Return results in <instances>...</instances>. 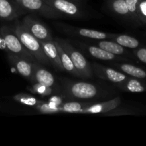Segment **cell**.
<instances>
[{
    "label": "cell",
    "instance_id": "obj_12",
    "mask_svg": "<svg viewBox=\"0 0 146 146\" xmlns=\"http://www.w3.org/2000/svg\"><path fill=\"white\" fill-rule=\"evenodd\" d=\"M121 98L116 96L110 99L99 102H89L83 109L82 114H102L115 109L121 104Z\"/></svg>",
    "mask_w": 146,
    "mask_h": 146
},
{
    "label": "cell",
    "instance_id": "obj_19",
    "mask_svg": "<svg viewBox=\"0 0 146 146\" xmlns=\"http://www.w3.org/2000/svg\"><path fill=\"white\" fill-rule=\"evenodd\" d=\"M115 88L119 91L130 93H141L146 91V82L145 80L129 76L125 81L120 84H114Z\"/></svg>",
    "mask_w": 146,
    "mask_h": 146
},
{
    "label": "cell",
    "instance_id": "obj_3",
    "mask_svg": "<svg viewBox=\"0 0 146 146\" xmlns=\"http://www.w3.org/2000/svg\"><path fill=\"white\" fill-rule=\"evenodd\" d=\"M54 40L57 41L70 56L76 70L80 75V78L88 79V78H93L94 74L92 69L91 64L87 61L81 51L74 46L69 41V39L56 37L54 38Z\"/></svg>",
    "mask_w": 146,
    "mask_h": 146
},
{
    "label": "cell",
    "instance_id": "obj_32",
    "mask_svg": "<svg viewBox=\"0 0 146 146\" xmlns=\"http://www.w3.org/2000/svg\"><path fill=\"white\" fill-rule=\"evenodd\" d=\"M0 109H1V106H0Z\"/></svg>",
    "mask_w": 146,
    "mask_h": 146
},
{
    "label": "cell",
    "instance_id": "obj_10",
    "mask_svg": "<svg viewBox=\"0 0 146 146\" xmlns=\"http://www.w3.org/2000/svg\"><path fill=\"white\" fill-rule=\"evenodd\" d=\"M91 66L94 75L100 79L111 83L113 85L122 83L129 77V76L115 68L105 66L98 63H92Z\"/></svg>",
    "mask_w": 146,
    "mask_h": 146
},
{
    "label": "cell",
    "instance_id": "obj_9",
    "mask_svg": "<svg viewBox=\"0 0 146 146\" xmlns=\"http://www.w3.org/2000/svg\"><path fill=\"white\" fill-rule=\"evenodd\" d=\"M20 21L23 27L40 41H48L54 39L52 33L49 27L33 14H25Z\"/></svg>",
    "mask_w": 146,
    "mask_h": 146
},
{
    "label": "cell",
    "instance_id": "obj_16",
    "mask_svg": "<svg viewBox=\"0 0 146 146\" xmlns=\"http://www.w3.org/2000/svg\"><path fill=\"white\" fill-rule=\"evenodd\" d=\"M40 83L44 85L54 88L56 92H60L58 80L55 78L54 76L50 71L46 69L44 65L39 62L34 63V82Z\"/></svg>",
    "mask_w": 146,
    "mask_h": 146
},
{
    "label": "cell",
    "instance_id": "obj_7",
    "mask_svg": "<svg viewBox=\"0 0 146 146\" xmlns=\"http://www.w3.org/2000/svg\"><path fill=\"white\" fill-rule=\"evenodd\" d=\"M69 41L74 46L77 47L80 51H82L83 53L87 54L88 56L95 58V59H98L103 61H110V62L129 61L128 58L110 54V53L100 48V47L96 46L93 44H89L84 41H81L80 39H70Z\"/></svg>",
    "mask_w": 146,
    "mask_h": 146
},
{
    "label": "cell",
    "instance_id": "obj_24",
    "mask_svg": "<svg viewBox=\"0 0 146 146\" xmlns=\"http://www.w3.org/2000/svg\"><path fill=\"white\" fill-rule=\"evenodd\" d=\"M13 99L14 101L21 105L32 107L34 108L42 101V100L37 98L33 94H27V93H19L16 94L13 96Z\"/></svg>",
    "mask_w": 146,
    "mask_h": 146
},
{
    "label": "cell",
    "instance_id": "obj_22",
    "mask_svg": "<svg viewBox=\"0 0 146 146\" xmlns=\"http://www.w3.org/2000/svg\"><path fill=\"white\" fill-rule=\"evenodd\" d=\"M111 40L115 41L127 49H135L139 48L141 45L139 40L127 34H115V36Z\"/></svg>",
    "mask_w": 146,
    "mask_h": 146
},
{
    "label": "cell",
    "instance_id": "obj_13",
    "mask_svg": "<svg viewBox=\"0 0 146 146\" xmlns=\"http://www.w3.org/2000/svg\"><path fill=\"white\" fill-rule=\"evenodd\" d=\"M66 101L61 93H56L50 96L46 101L42 100L40 104L34 107V109L42 114L60 113V106Z\"/></svg>",
    "mask_w": 146,
    "mask_h": 146
},
{
    "label": "cell",
    "instance_id": "obj_8",
    "mask_svg": "<svg viewBox=\"0 0 146 146\" xmlns=\"http://www.w3.org/2000/svg\"><path fill=\"white\" fill-rule=\"evenodd\" d=\"M52 8L58 11L65 17L84 19L90 14L84 9V6L70 0H44Z\"/></svg>",
    "mask_w": 146,
    "mask_h": 146
},
{
    "label": "cell",
    "instance_id": "obj_17",
    "mask_svg": "<svg viewBox=\"0 0 146 146\" xmlns=\"http://www.w3.org/2000/svg\"><path fill=\"white\" fill-rule=\"evenodd\" d=\"M42 46L43 50L46 56L48 58L51 66L53 68L60 72H64V69L61 63L58 50L54 44V40L48 41H40Z\"/></svg>",
    "mask_w": 146,
    "mask_h": 146
},
{
    "label": "cell",
    "instance_id": "obj_2",
    "mask_svg": "<svg viewBox=\"0 0 146 146\" xmlns=\"http://www.w3.org/2000/svg\"><path fill=\"white\" fill-rule=\"evenodd\" d=\"M12 22L16 34L19 38L20 41L26 48L34 56L37 62L46 66H50L51 64L44 54L40 40L34 37L23 27L20 19H17Z\"/></svg>",
    "mask_w": 146,
    "mask_h": 146
},
{
    "label": "cell",
    "instance_id": "obj_1",
    "mask_svg": "<svg viewBox=\"0 0 146 146\" xmlns=\"http://www.w3.org/2000/svg\"><path fill=\"white\" fill-rule=\"evenodd\" d=\"M57 80L60 93L67 101L99 102L118 95L114 86L75 81L66 77H59Z\"/></svg>",
    "mask_w": 146,
    "mask_h": 146
},
{
    "label": "cell",
    "instance_id": "obj_15",
    "mask_svg": "<svg viewBox=\"0 0 146 146\" xmlns=\"http://www.w3.org/2000/svg\"><path fill=\"white\" fill-rule=\"evenodd\" d=\"M83 41L93 44L96 46L100 47L102 49L107 51L116 56L125 57L127 58H130L133 57L130 51L127 48H125L123 46L120 45L115 41L111 39H102V40H93V39H83Z\"/></svg>",
    "mask_w": 146,
    "mask_h": 146
},
{
    "label": "cell",
    "instance_id": "obj_6",
    "mask_svg": "<svg viewBox=\"0 0 146 146\" xmlns=\"http://www.w3.org/2000/svg\"><path fill=\"white\" fill-rule=\"evenodd\" d=\"M16 2L26 14H37L51 19L65 18L63 14L52 8L44 0H18Z\"/></svg>",
    "mask_w": 146,
    "mask_h": 146
},
{
    "label": "cell",
    "instance_id": "obj_25",
    "mask_svg": "<svg viewBox=\"0 0 146 146\" xmlns=\"http://www.w3.org/2000/svg\"><path fill=\"white\" fill-rule=\"evenodd\" d=\"M27 89L31 94L40 97H49L54 94V92L57 93L54 88L37 82L33 83L27 86Z\"/></svg>",
    "mask_w": 146,
    "mask_h": 146
},
{
    "label": "cell",
    "instance_id": "obj_28",
    "mask_svg": "<svg viewBox=\"0 0 146 146\" xmlns=\"http://www.w3.org/2000/svg\"><path fill=\"white\" fill-rule=\"evenodd\" d=\"M133 55L142 63L146 64V48L139 47V48L133 49Z\"/></svg>",
    "mask_w": 146,
    "mask_h": 146
},
{
    "label": "cell",
    "instance_id": "obj_11",
    "mask_svg": "<svg viewBox=\"0 0 146 146\" xmlns=\"http://www.w3.org/2000/svg\"><path fill=\"white\" fill-rule=\"evenodd\" d=\"M7 60L10 65L17 71L19 75L28 80L31 84L34 82V63L29 60L13 54L11 53H7Z\"/></svg>",
    "mask_w": 146,
    "mask_h": 146
},
{
    "label": "cell",
    "instance_id": "obj_26",
    "mask_svg": "<svg viewBox=\"0 0 146 146\" xmlns=\"http://www.w3.org/2000/svg\"><path fill=\"white\" fill-rule=\"evenodd\" d=\"M140 0H125L133 22L140 23L138 17V4Z\"/></svg>",
    "mask_w": 146,
    "mask_h": 146
},
{
    "label": "cell",
    "instance_id": "obj_29",
    "mask_svg": "<svg viewBox=\"0 0 146 146\" xmlns=\"http://www.w3.org/2000/svg\"><path fill=\"white\" fill-rule=\"evenodd\" d=\"M0 50L8 53V49H7L5 41H4V38L3 37L2 34H1V32H0Z\"/></svg>",
    "mask_w": 146,
    "mask_h": 146
},
{
    "label": "cell",
    "instance_id": "obj_33",
    "mask_svg": "<svg viewBox=\"0 0 146 146\" xmlns=\"http://www.w3.org/2000/svg\"><path fill=\"white\" fill-rule=\"evenodd\" d=\"M107 1H110V0H107Z\"/></svg>",
    "mask_w": 146,
    "mask_h": 146
},
{
    "label": "cell",
    "instance_id": "obj_20",
    "mask_svg": "<svg viewBox=\"0 0 146 146\" xmlns=\"http://www.w3.org/2000/svg\"><path fill=\"white\" fill-rule=\"evenodd\" d=\"M107 5L115 15L118 16L123 19L132 21L125 0H110L107 1Z\"/></svg>",
    "mask_w": 146,
    "mask_h": 146
},
{
    "label": "cell",
    "instance_id": "obj_27",
    "mask_svg": "<svg viewBox=\"0 0 146 146\" xmlns=\"http://www.w3.org/2000/svg\"><path fill=\"white\" fill-rule=\"evenodd\" d=\"M138 17L140 23H146V0L139 1Z\"/></svg>",
    "mask_w": 146,
    "mask_h": 146
},
{
    "label": "cell",
    "instance_id": "obj_21",
    "mask_svg": "<svg viewBox=\"0 0 146 146\" xmlns=\"http://www.w3.org/2000/svg\"><path fill=\"white\" fill-rule=\"evenodd\" d=\"M54 41L56 46H57V50H58L59 55H60V60H61V63L62 64V66L64 68V71L70 74V75L74 76L77 77V78H80V75H79L78 72L76 70L74 64H73L71 58H70V56L64 51V48L60 45V44L57 41H56L55 40H54Z\"/></svg>",
    "mask_w": 146,
    "mask_h": 146
},
{
    "label": "cell",
    "instance_id": "obj_30",
    "mask_svg": "<svg viewBox=\"0 0 146 146\" xmlns=\"http://www.w3.org/2000/svg\"><path fill=\"white\" fill-rule=\"evenodd\" d=\"M70 1H74V2L78 3V4H82V5H84V4H85L86 3H87V0H70Z\"/></svg>",
    "mask_w": 146,
    "mask_h": 146
},
{
    "label": "cell",
    "instance_id": "obj_18",
    "mask_svg": "<svg viewBox=\"0 0 146 146\" xmlns=\"http://www.w3.org/2000/svg\"><path fill=\"white\" fill-rule=\"evenodd\" d=\"M113 67L123 74L133 78L146 80V71L126 61H116L111 64Z\"/></svg>",
    "mask_w": 146,
    "mask_h": 146
},
{
    "label": "cell",
    "instance_id": "obj_23",
    "mask_svg": "<svg viewBox=\"0 0 146 146\" xmlns=\"http://www.w3.org/2000/svg\"><path fill=\"white\" fill-rule=\"evenodd\" d=\"M89 102L66 101L60 106V113L82 114L83 109Z\"/></svg>",
    "mask_w": 146,
    "mask_h": 146
},
{
    "label": "cell",
    "instance_id": "obj_14",
    "mask_svg": "<svg viewBox=\"0 0 146 146\" xmlns=\"http://www.w3.org/2000/svg\"><path fill=\"white\" fill-rule=\"evenodd\" d=\"M26 12L13 0H0V20L5 22H11Z\"/></svg>",
    "mask_w": 146,
    "mask_h": 146
},
{
    "label": "cell",
    "instance_id": "obj_31",
    "mask_svg": "<svg viewBox=\"0 0 146 146\" xmlns=\"http://www.w3.org/2000/svg\"><path fill=\"white\" fill-rule=\"evenodd\" d=\"M13 1H18V0H13Z\"/></svg>",
    "mask_w": 146,
    "mask_h": 146
},
{
    "label": "cell",
    "instance_id": "obj_5",
    "mask_svg": "<svg viewBox=\"0 0 146 146\" xmlns=\"http://www.w3.org/2000/svg\"><path fill=\"white\" fill-rule=\"evenodd\" d=\"M54 24L58 30H60L63 34L69 36L81 38V39H112L115 35V34L113 33H107L104 31H97V30L90 29L81 28V27H75L62 22H57Z\"/></svg>",
    "mask_w": 146,
    "mask_h": 146
},
{
    "label": "cell",
    "instance_id": "obj_4",
    "mask_svg": "<svg viewBox=\"0 0 146 146\" xmlns=\"http://www.w3.org/2000/svg\"><path fill=\"white\" fill-rule=\"evenodd\" d=\"M0 32L5 41L8 52L19 56L33 62H37L34 56L23 45L17 35L13 24L0 26Z\"/></svg>",
    "mask_w": 146,
    "mask_h": 146
}]
</instances>
